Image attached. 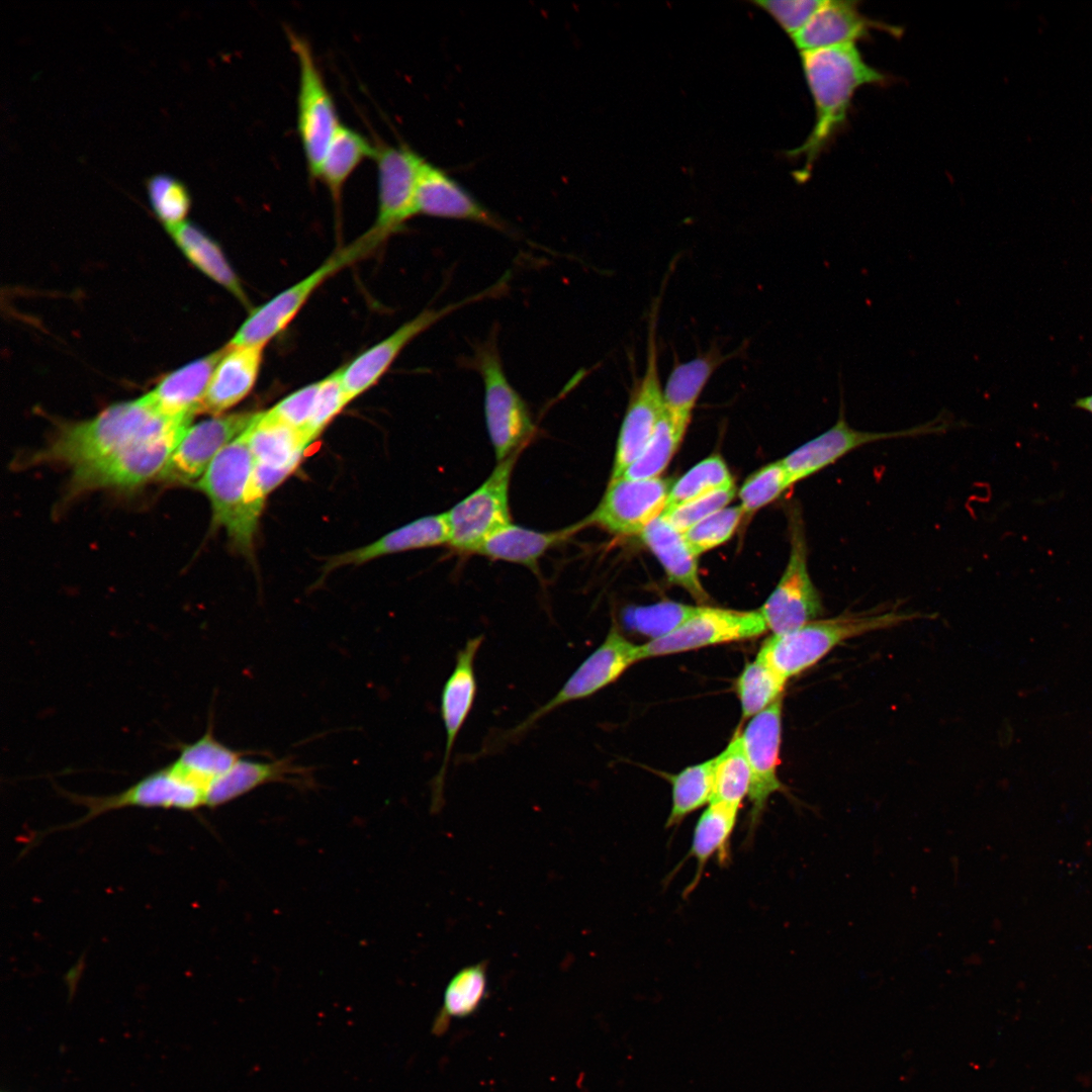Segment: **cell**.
Listing matches in <instances>:
<instances>
[{"instance_id": "6da1fadb", "label": "cell", "mask_w": 1092, "mask_h": 1092, "mask_svg": "<svg viewBox=\"0 0 1092 1092\" xmlns=\"http://www.w3.org/2000/svg\"><path fill=\"white\" fill-rule=\"evenodd\" d=\"M802 68L815 107V122L806 141L787 153L803 159L794 175L806 181L819 157L848 125L856 91L866 85L885 86L891 77L863 59L856 44L801 53Z\"/></svg>"}, {"instance_id": "7a4b0ae2", "label": "cell", "mask_w": 1092, "mask_h": 1092, "mask_svg": "<svg viewBox=\"0 0 1092 1092\" xmlns=\"http://www.w3.org/2000/svg\"><path fill=\"white\" fill-rule=\"evenodd\" d=\"M180 423L191 420L162 415L144 395L109 405L90 420L64 424L50 444L29 461L63 464L72 470L83 468Z\"/></svg>"}, {"instance_id": "3957f363", "label": "cell", "mask_w": 1092, "mask_h": 1092, "mask_svg": "<svg viewBox=\"0 0 1092 1092\" xmlns=\"http://www.w3.org/2000/svg\"><path fill=\"white\" fill-rule=\"evenodd\" d=\"M919 618L923 615L886 611L847 612L833 618L817 619L794 631L772 634L763 642L756 658L788 680L816 664L847 639Z\"/></svg>"}, {"instance_id": "277c9868", "label": "cell", "mask_w": 1092, "mask_h": 1092, "mask_svg": "<svg viewBox=\"0 0 1092 1092\" xmlns=\"http://www.w3.org/2000/svg\"><path fill=\"white\" fill-rule=\"evenodd\" d=\"M248 429L218 453L195 484L210 502L213 525L223 528L246 554L252 551L261 515L251 499L254 458Z\"/></svg>"}, {"instance_id": "5b68a950", "label": "cell", "mask_w": 1092, "mask_h": 1092, "mask_svg": "<svg viewBox=\"0 0 1092 1092\" xmlns=\"http://www.w3.org/2000/svg\"><path fill=\"white\" fill-rule=\"evenodd\" d=\"M496 331L477 343L462 365L475 370L484 388L486 429L497 462L520 453L535 433L529 407L509 381L497 348Z\"/></svg>"}, {"instance_id": "8992f818", "label": "cell", "mask_w": 1092, "mask_h": 1092, "mask_svg": "<svg viewBox=\"0 0 1092 1092\" xmlns=\"http://www.w3.org/2000/svg\"><path fill=\"white\" fill-rule=\"evenodd\" d=\"M381 244L379 238L367 231L355 242L338 250L306 277L252 310L229 345L264 347L288 326L323 282L364 258Z\"/></svg>"}, {"instance_id": "52a82bcc", "label": "cell", "mask_w": 1092, "mask_h": 1092, "mask_svg": "<svg viewBox=\"0 0 1092 1092\" xmlns=\"http://www.w3.org/2000/svg\"><path fill=\"white\" fill-rule=\"evenodd\" d=\"M287 34L298 64L297 130L308 174L317 179L325 154L342 123L309 42L291 30Z\"/></svg>"}, {"instance_id": "ba28073f", "label": "cell", "mask_w": 1092, "mask_h": 1092, "mask_svg": "<svg viewBox=\"0 0 1092 1092\" xmlns=\"http://www.w3.org/2000/svg\"><path fill=\"white\" fill-rule=\"evenodd\" d=\"M639 647L627 640L613 625L603 643L575 668L559 691L518 725L500 734L495 744L502 746L517 740L555 709L586 699L614 682L628 667L640 660Z\"/></svg>"}, {"instance_id": "9c48e42d", "label": "cell", "mask_w": 1092, "mask_h": 1092, "mask_svg": "<svg viewBox=\"0 0 1092 1092\" xmlns=\"http://www.w3.org/2000/svg\"><path fill=\"white\" fill-rule=\"evenodd\" d=\"M190 425L177 424L103 461L72 470L70 492L99 488L130 489L160 477Z\"/></svg>"}, {"instance_id": "30bf717a", "label": "cell", "mask_w": 1092, "mask_h": 1092, "mask_svg": "<svg viewBox=\"0 0 1092 1092\" xmlns=\"http://www.w3.org/2000/svg\"><path fill=\"white\" fill-rule=\"evenodd\" d=\"M839 377L840 404L836 423L819 436L806 442L787 455L782 462L793 484L832 465L851 451L867 444L932 434L945 433L952 427L946 413L915 427L891 431L870 432L850 427L845 419L843 387Z\"/></svg>"}, {"instance_id": "8fae6325", "label": "cell", "mask_w": 1092, "mask_h": 1092, "mask_svg": "<svg viewBox=\"0 0 1092 1092\" xmlns=\"http://www.w3.org/2000/svg\"><path fill=\"white\" fill-rule=\"evenodd\" d=\"M510 273L494 284L462 300L449 303L441 308H426L412 320L398 327L388 337L356 357L347 366L339 370L340 381L348 401L361 395L373 386L386 372L400 352L418 336L430 329L448 314L465 305L502 294L508 288Z\"/></svg>"}, {"instance_id": "7c38bea8", "label": "cell", "mask_w": 1092, "mask_h": 1092, "mask_svg": "<svg viewBox=\"0 0 1092 1092\" xmlns=\"http://www.w3.org/2000/svg\"><path fill=\"white\" fill-rule=\"evenodd\" d=\"M658 301L649 313L646 363L635 381L620 429L611 479L621 477L650 441L663 413L657 348Z\"/></svg>"}, {"instance_id": "4fadbf2b", "label": "cell", "mask_w": 1092, "mask_h": 1092, "mask_svg": "<svg viewBox=\"0 0 1092 1092\" xmlns=\"http://www.w3.org/2000/svg\"><path fill=\"white\" fill-rule=\"evenodd\" d=\"M518 455L497 462L483 483L446 513L449 544L455 550L474 553L490 535L511 524L510 481Z\"/></svg>"}, {"instance_id": "5bb4252c", "label": "cell", "mask_w": 1092, "mask_h": 1092, "mask_svg": "<svg viewBox=\"0 0 1092 1092\" xmlns=\"http://www.w3.org/2000/svg\"><path fill=\"white\" fill-rule=\"evenodd\" d=\"M774 634L794 631L823 614L821 597L807 563V543L800 516L792 517L791 551L786 569L774 592L759 609Z\"/></svg>"}, {"instance_id": "9a60e30c", "label": "cell", "mask_w": 1092, "mask_h": 1092, "mask_svg": "<svg viewBox=\"0 0 1092 1092\" xmlns=\"http://www.w3.org/2000/svg\"><path fill=\"white\" fill-rule=\"evenodd\" d=\"M378 174V208L370 228L384 240L417 215V187L425 158L406 144L380 142L374 157Z\"/></svg>"}, {"instance_id": "2e32d148", "label": "cell", "mask_w": 1092, "mask_h": 1092, "mask_svg": "<svg viewBox=\"0 0 1092 1092\" xmlns=\"http://www.w3.org/2000/svg\"><path fill=\"white\" fill-rule=\"evenodd\" d=\"M767 631L759 612L701 606L699 612L672 633L640 645L641 659L690 651L719 643L745 640Z\"/></svg>"}, {"instance_id": "e0dca14e", "label": "cell", "mask_w": 1092, "mask_h": 1092, "mask_svg": "<svg viewBox=\"0 0 1092 1092\" xmlns=\"http://www.w3.org/2000/svg\"><path fill=\"white\" fill-rule=\"evenodd\" d=\"M69 800L83 805L87 813L71 827L84 824L109 811L125 807L164 808L183 811L205 805L206 793L183 779L171 764L145 776L126 790L107 796L65 794Z\"/></svg>"}, {"instance_id": "ac0fdd59", "label": "cell", "mask_w": 1092, "mask_h": 1092, "mask_svg": "<svg viewBox=\"0 0 1092 1092\" xmlns=\"http://www.w3.org/2000/svg\"><path fill=\"white\" fill-rule=\"evenodd\" d=\"M672 481L665 478L611 479L596 510L584 519L617 535H637L663 515Z\"/></svg>"}, {"instance_id": "d6986e66", "label": "cell", "mask_w": 1092, "mask_h": 1092, "mask_svg": "<svg viewBox=\"0 0 1092 1092\" xmlns=\"http://www.w3.org/2000/svg\"><path fill=\"white\" fill-rule=\"evenodd\" d=\"M258 413L214 416L189 426L160 476L175 484H196L218 453L243 434Z\"/></svg>"}, {"instance_id": "ffe728a7", "label": "cell", "mask_w": 1092, "mask_h": 1092, "mask_svg": "<svg viewBox=\"0 0 1092 1092\" xmlns=\"http://www.w3.org/2000/svg\"><path fill=\"white\" fill-rule=\"evenodd\" d=\"M248 430L254 458L251 492L264 504L297 467L309 442L300 431L267 418L265 412L258 413Z\"/></svg>"}, {"instance_id": "44dd1931", "label": "cell", "mask_w": 1092, "mask_h": 1092, "mask_svg": "<svg viewBox=\"0 0 1092 1092\" xmlns=\"http://www.w3.org/2000/svg\"><path fill=\"white\" fill-rule=\"evenodd\" d=\"M783 696L751 718L741 734L751 781L750 832L757 826L768 798L784 789L778 778L781 746Z\"/></svg>"}, {"instance_id": "7402d4cb", "label": "cell", "mask_w": 1092, "mask_h": 1092, "mask_svg": "<svg viewBox=\"0 0 1092 1092\" xmlns=\"http://www.w3.org/2000/svg\"><path fill=\"white\" fill-rule=\"evenodd\" d=\"M483 639L482 634L469 638L458 650L454 668L442 689L440 713L446 743L442 764L432 783V809L436 812L444 803L445 781L456 738L470 714L476 697L477 681L474 661Z\"/></svg>"}, {"instance_id": "603a6c76", "label": "cell", "mask_w": 1092, "mask_h": 1092, "mask_svg": "<svg viewBox=\"0 0 1092 1092\" xmlns=\"http://www.w3.org/2000/svg\"><path fill=\"white\" fill-rule=\"evenodd\" d=\"M417 212L440 218L475 222L511 234L509 224L476 199L444 169L425 159L418 180Z\"/></svg>"}, {"instance_id": "cb8c5ba5", "label": "cell", "mask_w": 1092, "mask_h": 1092, "mask_svg": "<svg viewBox=\"0 0 1092 1092\" xmlns=\"http://www.w3.org/2000/svg\"><path fill=\"white\" fill-rule=\"evenodd\" d=\"M885 31L900 37L903 29L871 19L859 10V1L825 0L806 25L792 36L801 52L856 44L871 39V31Z\"/></svg>"}, {"instance_id": "d4e9b609", "label": "cell", "mask_w": 1092, "mask_h": 1092, "mask_svg": "<svg viewBox=\"0 0 1092 1092\" xmlns=\"http://www.w3.org/2000/svg\"><path fill=\"white\" fill-rule=\"evenodd\" d=\"M270 783L309 787L313 784V778L310 768L296 764L291 757L272 761L241 758L211 783L206 793L205 805L210 808L224 805Z\"/></svg>"}, {"instance_id": "484cf974", "label": "cell", "mask_w": 1092, "mask_h": 1092, "mask_svg": "<svg viewBox=\"0 0 1092 1092\" xmlns=\"http://www.w3.org/2000/svg\"><path fill=\"white\" fill-rule=\"evenodd\" d=\"M263 348L229 344L224 347L211 375L201 413L222 415L250 393L259 375Z\"/></svg>"}, {"instance_id": "4316f807", "label": "cell", "mask_w": 1092, "mask_h": 1092, "mask_svg": "<svg viewBox=\"0 0 1092 1092\" xmlns=\"http://www.w3.org/2000/svg\"><path fill=\"white\" fill-rule=\"evenodd\" d=\"M223 352L224 348L166 375L146 395L162 415L192 420L201 413L211 375Z\"/></svg>"}, {"instance_id": "83f0119b", "label": "cell", "mask_w": 1092, "mask_h": 1092, "mask_svg": "<svg viewBox=\"0 0 1092 1092\" xmlns=\"http://www.w3.org/2000/svg\"><path fill=\"white\" fill-rule=\"evenodd\" d=\"M584 526L586 524L583 520L560 530L542 532L511 523L490 535L474 553L494 560L518 563L538 574L539 559Z\"/></svg>"}, {"instance_id": "f1b7e54d", "label": "cell", "mask_w": 1092, "mask_h": 1092, "mask_svg": "<svg viewBox=\"0 0 1092 1092\" xmlns=\"http://www.w3.org/2000/svg\"><path fill=\"white\" fill-rule=\"evenodd\" d=\"M640 536L663 566L670 582L686 589L700 604L709 601L699 577L698 556L692 551L684 534L663 515L653 520Z\"/></svg>"}, {"instance_id": "f546056e", "label": "cell", "mask_w": 1092, "mask_h": 1092, "mask_svg": "<svg viewBox=\"0 0 1092 1092\" xmlns=\"http://www.w3.org/2000/svg\"><path fill=\"white\" fill-rule=\"evenodd\" d=\"M713 347L703 355L675 364L662 388L664 411L686 432L696 403L715 371L729 359Z\"/></svg>"}, {"instance_id": "4dcf8cb0", "label": "cell", "mask_w": 1092, "mask_h": 1092, "mask_svg": "<svg viewBox=\"0 0 1092 1092\" xmlns=\"http://www.w3.org/2000/svg\"><path fill=\"white\" fill-rule=\"evenodd\" d=\"M449 537L446 513L426 516L385 534L368 545L334 557L327 567L332 569L347 564L358 565L384 555L438 546L449 543Z\"/></svg>"}, {"instance_id": "1f68e13d", "label": "cell", "mask_w": 1092, "mask_h": 1092, "mask_svg": "<svg viewBox=\"0 0 1092 1092\" xmlns=\"http://www.w3.org/2000/svg\"><path fill=\"white\" fill-rule=\"evenodd\" d=\"M178 757L173 768L186 781L206 793L211 783L232 768L250 751L232 749L214 737L212 719L204 734L192 743H177ZM206 801V800H205Z\"/></svg>"}, {"instance_id": "d6a6232c", "label": "cell", "mask_w": 1092, "mask_h": 1092, "mask_svg": "<svg viewBox=\"0 0 1092 1092\" xmlns=\"http://www.w3.org/2000/svg\"><path fill=\"white\" fill-rule=\"evenodd\" d=\"M166 229L186 257L201 272L225 288L243 304L249 305L240 279L214 241L185 220L167 225Z\"/></svg>"}, {"instance_id": "836d02e7", "label": "cell", "mask_w": 1092, "mask_h": 1092, "mask_svg": "<svg viewBox=\"0 0 1092 1092\" xmlns=\"http://www.w3.org/2000/svg\"><path fill=\"white\" fill-rule=\"evenodd\" d=\"M739 807L723 802H711L700 816L693 833L689 856L696 859L697 871L686 890L692 892L700 882L704 869L714 855L720 862L729 857V841L734 830Z\"/></svg>"}, {"instance_id": "e575fe53", "label": "cell", "mask_w": 1092, "mask_h": 1092, "mask_svg": "<svg viewBox=\"0 0 1092 1092\" xmlns=\"http://www.w3.org/2000/svg\"><path fill=\"white\" fill-rule=\"evenodd\" d=\"M376 146L353 128L341 124L323 159L317 179L328 187L335 203H339L343 188L368 158L375 157Z\"/></svg>"}, {"instance_id": "d590c367", "label": "cell", "mask_w": 1092, "mask_h": 1092, "mask_svg": "<svg viewBox=\"0 0 1092 1092\" xmlns=\"http://www.w3.org/2000/svg\"><path fill=\"white\" fill-rule=\"evenodd\" d=\"M487 996V963L485 961L460 969L448 982L432 1032L440 1036L452 1018H464L475 1013Z\"/></svg>"}, {"instance_id": "8d00e7d4", "label": "cell", "mask_w": 1092, "mask_h": 1092, "mask_svg": "<svg viewBox=\"0 0 1092 1092\" xmlns=\"http://www.w3.org/2000/svg\"><path fill=\"white\" fill-rule=\"evenodd\" d=\"M715 757L668 776L672 805L666 827L678 825L688 815L710 803L714 791Z\"/></svg>"}, {"instance_id": "74e56055", "label": "cell", "mask_w": 1092, "mask_h": 1092, "mask_svg": "<svg viewBox=\"0 0 1092 1092\" xmlns=\"http://www.w3.org/2000/svg\"><path fill=\"white\" fill-rule=\"evenodd\" d=\"M750 781V767L742 738L737 734L715 757L714 791L711 802H723L740 807L743 798L748 795Z\"/></svg>"}, {"instance_id": "f35d334b", "label": "cell", "mask_w": 1092, "mask_h": 1092, "mask_svg": "<svg viewBox=\"0 0 1092 1092\" xmlns=\"http://www.w3.org/2000/svg\"><path fill=\"white\" fill-rule=\"evenodd\" d=\"M685 433L663 410L650 441L621 477L632 480L659 477L677 450Z\"/></svg>"}, {"instance_id": "ab89813d", "label": "cell", "mask_w": 1092, "mask_h": 1092, "mask_svg": "<svg viewBox=\"0 0 1092 1092\" xmlns=\"http://www.w3.org/2000/svg\"><path fill=\"white\" fill-rule=\"evenodd\" d=\"M787 679L755 659L745 665L736 681L744 719L754 717L783 696Z\"/></svg>"}, {"instance_id": "60d3db41", "label": "cell", "mask_w": 1092, "mask_h": 1092, "mask_svg": "<svg viewBox=\"0 0 1092 1092\" xmlns=\"http://www.w3.org/2000/svg\"><path fill=\"white\" fill-rule=\"evenodd\" d=\"M733 483L725 461L719 455L710 456L700 461L672 483L665 511Z\"/></svg>"}, {"instance_id": "b9f144b4", "label": "cell", "mask_w": 1092, "mask_h": 1092, "mask_svg": "<svg viewBox=\"0 0 1092 1092\" xmlns=\"http://www.w3.org/2000/svg\"><path fill=\"white\" fill-rule=\"evenodd\" d=\"M700 607L664 601L654 605L628 608L624 612L625 625L650 640L662 638L696 615ZM649 640V641H650Z\"/></svg>"}, {"instance_id": "7bdbcfd3", "label": "cell", "mask_w": 1092, "mask_h": 1092, "mask_svg": "<svg viewBox=\"0 0 1092 1092\" xmlns=\"http://www.w3.org/2000/svg\"><path fill=\"white\" fill-rule=\"evenodd\" d=\"M146 189L155 214L165 226L184 221L191 199L180 179L167 173H156L147 178Z\"/></svg>"}, {"instance_id": "ee69618b", "label": "cell", "mask_w": 1092, "mask_h": 1092, "mask_svg": "<svg viewBox=\"0 0 1092 1092\" xmlns=\"http://www.w3.org/2000/svg\"><path fill=\"white\" fill-rule=\"evenodd\" d=\"M793 485L782 460L771 462L752 473L739 490L744 515H750L778 498Z\"/></svg>"}, {"instance_id": "f6af8a7d", "label": "cell", "mask_w": 1092, "mask_h": 1092, "mask_svg": "<svg viewBox=\"0 0 1092 1092\" xmlns=\"http://www.w3.org/2000/svg\"><path fill=\"white\" fill-rule=\"evenodd\" d=\"M743 515L740 505L726 507L693 526L684 537L694 554L699 556L729 540Z\"/></svg>"}, {"instance_id": "bcb514c9", "label": "cell", "mask_w": 1092, "mask_h": 1092, "mask_svg": "<svg viewBox=\"0 0 1092 1092\" xmlns=\"http://www.w3.org/2000/svg\"><path fill=\"white\" fill-rule=\"evenodd\" d=\"M736 493L735 484L717 489L706 495L665 511L663 516L680 533L726 508Z\"/></svg>"}, {"instance_id": "7dc6e473", "label": "cell", "mask_w": 1092, "mask_h": 1092, "mask_svg": "<svg viewBox=\"0 0 1092 1092\" xmlns=\"http://www.w3.org/2000/svg\"><path fill=\"white\" fill-rule=\"evenodd\" d=\"M320 385L321 381H317L287 395L265 412L266 417L300 431L306 438L305 431L312 418Z\"/></svg>"}, {"instance_id": "c3c4849f", "label": "cell", "mask_w": 1092, "mask_h": 1092, "mask_svg": "<svg viewBox=\"0 0 1092 1092\" xmlns=\"http://www.w3.org/2000/svg\"><path fill=\"white\" fill-rule=\"evenodd\" d=\"M348 403L340 381L339 370L321 380L312 418L305 431L309 443Z\"/></svg>"}, {"instance_id": "681fc988", "label": "cell", "mask_w": 1092, "mask_h": 1092, "mask_svg": "<svg viewBox=\"0 0 1092 1092\" xmlns=\"http://www.w3.org/2000/svg\"><path fill=\"white\" fill-rule=\"evenodd\" d=\"M767 12L792 37L802 29L824 3L823 0H757L753 2Z\"/></svg>"}, {"instance_id": "f907efd6", "label": "cell", "mask_w": 1092, "mask_h": 1092, "mask_svg": "<svg viewBox=\"0 0 1092 1092\" xmlns=\"http://www.w3.org/2000/svg\"><path fill=\"white\" fill-rule=\"evenodd\" d=\"M1075 406L1092 414V394L1077 399Z\"/></svg>"}]
</instances>
